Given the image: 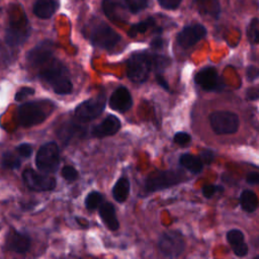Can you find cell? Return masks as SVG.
I'll use <instances>...</instances> for the list:
<instances>
[{
    "instance_id": "obj_45",
    "label": "cell",
    "mask_w": 259,
    "mask_h": 259,
    "mask_svg": "<svg viewBox=\"0 0 259 259\" xmlns=\"http://www.w3.org/2000/svg\"><path fill=\"white\" fill-rule=\"evenodd\" d=\"M255 258H256V259H259V255H257Z\"/></svg>"
},
{
    "instance_id": "obj_23",
    "label": "cell",
    "mask_w": 259,
    "mask_h": 259,
    "mask_svg": "<svg viewBox=\"0 0 259 259\" xmlns=\"http://www.w3.org/2000/svg\"><path fill=\"white\" fill-rule=\"evenodd\" d=\"M193 3L201 14H208L214 18L220 14V4L218 0H194Z\"/></svg>"
},
{
    "instance_id": "obj_3",
    "label": "cell",
    "mask_w": 259,
    "mask_h": 259,
    "mask_svg": "<svg viewBox=\"0 0 259 259\" xmlns=\"http://www.w3.org/2000/svg\"><path fill=\"white\" fill-rule=\"evenodd\" d=\"M53 108L54 103L48 100L25 102L18 107V123L23 127H30L41 123L50 115Z\"/></svg>"
},
{
    "instance_id": "obj_35",
    "label": "cell",
    "mask_w": 259,
    "mask_h": 259,
    "mask_svg": "<svg viewBox=\"0 0 259 259\" xmlns=\"http://www.w3.org/2000/svg\"><path fill=\"white\" fill-rule=\"evenodd\" d=\"M157 1L162 8L168 9V10H174L180 6L182 0H157Z\"/></svg>"
},
{
    "instance_id": "obj_15",
    "label": "cell",
    "mask_w": 259,
    "mask_h": 259,
    "mask_svg": "<svg viewBox=\"0 0 259 259\" xmlns=\"http://www.w3.org/2000/svg\"><path fill=\"white\" fill-rule=\"evenodd\" d=\"M194 82L206 91L219 90L223 86L220 76L213 67H205L198 71L194 76Z\"/></svg>"
},
{
    "instance_id": "obj_42",
    "label": "cell",
    "mask_w": 259,
    "mask_h": 259,
    "mask_svg": "<svg viewBox=\"0 0 259 259\" xmlns=\"http://www.w3.org/2000/svg\"><path fill=\"white\" fill-rule=\"evenodd\" d=\"M163 44H164L163 39H162L160 36H157V37H155V38L151 41V47H152L153 49L158 50V49H161V48L163 47Z\"/></svg>"
},
{
    "instance_id": "obj_22",
    "label": "cell",
    "mask_w": 259,
    "mask_h": 259,
    "mask_svg": "<svg viewBox=\"0 0 259 259\" xmlns=\"http://www.w3.org/2000/svg\"><path fill=\"white\" fill-rule=\"evenodd\" d=\"M130 193V181L125 176H121L112 188V195L117 202L122 203L126 200Z\"/></svg>"
},
{
    "instance_id": "obj_9",
    "label": "cell",
    "mask_w": 259,
    "mask_h": 259,
    "mask_svg": "<svg viewBox=\"0 0 259 259\" xmlns=\"http://www.w3.org/2000/svg\"><path fill=\"white\" fill-rule=\"evenodd\" d=\"M158 248L165 257L177 258L185 249V241L179 232L168 231L160 236Z\"/></svg>"
},
{
    "instance_id": "obj_36",
    "label": "cell",
    "mask_w": 259,
    "mask_h": 259,
    "mask_svg": "<svg viewBox=\"0 0 259 259\" xmlns=\"http://www.w3.org/2000/svg\"><path fill=\"white\" fill-rule=\"evenodd\" d=\"M32 94H34V89L33 88H31V87H22L16 92L15 100L20 101L23 98H25L26 96H29V95H32Z\"/></svg>"
},
{
    "instance_id": "obj_2",
    "label": "cell",
    "mask_w": 259,
    "mask_h": 259,
    "mask_svg": "<svg viewBox=\"0 0 259 259\" xmlns=\"http://www.w3.org/2000/svg\"><path fill=\"white\" fill-rule=\"evenodd\" d=\"M169 64V59L147 52L133 54L126 61V75L135 83H144L153 69H163Z\"/></svg>"
},
{
    "instance_id": "obj_26",
    "label": "cell",
    "mask_w": 259,
    "mask_h": 259,
    "mask_svg": "<svg viewBox=\"0 0 259 259\" xmlns=\"http://www.w3.org/2000/svg\"><path fill=\"white\" fill-rule=\"evenodd\" d=\"M79 131L80 130L78 124H76L73 120H70L60 126V128L58 130V136L60 140L68 143L76 134H78Z\"/></svg>"
},
{
    "instance_id": "obj_34",
    "label": "cell",
    "mask_w": 259,
    "mask_h": 259,
    "mask_svg": "<svg viewBox=\"0 0 259 259\" xmlns=\"http://www.w3.org/2000/svg\"><path fill=\"white\" fill-rule=\"evenodd\" d=\"M190 141H191L190 136L187 133H184V132H179V133L175 134V136H174V142L177 145L182 146V147L188 145L190 143Z\"/></svg>"
},
{
    "instance_id": "obj_40",
    "label": "cell",
    "mask_w": 259,
    "mask_h": 259,
    "mask_svg": "<svg viewBox=\"0 0 259 259\" xmlns=\"http://www.w3.org/2000/svg\"><path fill=\"white\" fill-rule=\"evenodd\" d=\"M246 96L248 99H251V100L258 99L259 98V86L248 88V90L246 92Z\"/></svg>"
},
{
    "instance_id": "obj_31",
    "label": "cell",
    "mask_w": 259,
    "mask_h": 259,
    "mask_svg": "<svg viewBox=\"0 0 259 259\" xmlns=\"http://www.w3.org/2000/svg\"><path fill=\"white\" fill-rule=\"evenodd\" d=\"M126 9L131 13H139L149 5V0H124Z\"/></svg>"
},
{
    "instance_id": "obj_11",
    "label": "cell",
    "mask_w": 259,
    "mask_h": 259,
    "mask_svg": "<svg viewBox=\"0 0 259 259\" xmlns=\"http://www.w3.org/2000/svg\"><path fill=\"white\" fill-rule=\"evenodd\" d=\"M22 180L28 189L33 191H49L56 187V179L52 176L38 173L32 169L22 172Z\"/></svg>"
},
{
    "instance_id": "obj_32",
    "label": "cell",
    "mask_w": 259,
    "mask_h": 259,
    "mask_svg": "<svg viewBox=\"0 0 259 259\" xmlns=\"http://www.w3.org/2000/svg\"><path fill=\"white\" fill-rule=\"evenodd\" d=\"M61 175L65 180H67L69 182H72V181H75L78 178V171L73 166L66 165L62 168Z\"/></svg>"
},
{
    "instance_id": "obj_14",
    "label": "cell",
    "mask_w": 259,
    "mask_h": 259,
    "mask_svg": "<svg viewBox=\"0 0 259 259\" xmlns=\"http://www.w3.org/2000/svg\"><path fill=\"white\" fill-rule=\"evenodd\" d=\"M53 56V42L50 40H42L27 53L26 61L30 67L36 68Z\"/></svg>"
},
{
    "instance_id": "obj_30",
    "label": "cell",
    "mask_w": 259,
    "mask_h": 259,
    "mask_svg": "<svg viewBox=\"0 0 259 259\" xmlns=\"http://www.w3.org/2000/svg\"><path fill=\"white\" fill-rule=\"evenodd\" d=\"M247 36L251 44H259V19L253 18L247 28Z\"/></svg>"
},
{
    "instance_id": "obj_19",
    "label": "cell",
    "mask_w": 259,
    "mask_h": 259,
    "mask_svg": "<svg viewBox=\"0 0 259 259\" xmlns=\"http://www.w3.org/2000/svg\"><path fill=\"white\" fill-rule=\"evenodd\" d=\"M99 217L106 226V228L110 231H115L119 228V223L116 218L115 208L110 202H102L98 207Z\"/></svg>"
},
{
    "instance_id": "obj_28",
    "label": "cell",
    "mask_w": 259,
    "mask_h": 259,
    "mask_svg": "<svg viewBox=\"0 0 259 259\" xmlns=\"http://www.w3.org/2000/svg\"><path fill=\"white\" fill-rule=\"evenodd\" d=\"M154 25H155L154 18H151V17L147 18L146 20H143V21H141L139 23H136V24L132 25L130 30L127 31V34L131 37H135L139 33L146 32L150 27H152Z\"/></svg>"
},
{
    "instance_id": "obj_8",
    "label": "cell",
    "mask_w": 259,
    "mask_h": 259,
    "mask_svg": "<svg viewBox=\"0 0 259 259\" xmlns=\"http://www.w3.org/2000/svg\"><path fill=\"white\" fill-rule=\"evenodd\" d=\"M209 123L212 131L218 135H230L238 131L239 116L232 111H215L209 115Z\"/></svg>"
},
{
    "instance_id": "obj_4",
    "label": "cell",
    "mask_w": 259,
    "mask_h": 259,
    "mask_svg": "<svg viewBox=\"0 0 259 259\" xmlns=\"http://www.w3.org/2000/svg\"><path fill=\"white\" fill-rule=\"evenodd\" d=\"M9 15V24L5 31V42L10 47H18L25 42L30 34L29 21L21 6H16V11H11Z\"/></svg>"
},
{
    "instance_id": "obj_39",
    "label": "cell",
    "mask_w": 259,
    "mask_h": 259,
    "mask_svg": "<svg viewBox=\"0 0 259 259\" xmlns=\"http://www.w3.org/2000/svg\"><path fill=\"white\" fill-rule=\"evenodd\" d=\"M200 159L202 161V163H206V164H209L211 163V161L213 160V153L209 150H203L201 152V155H200Z\"/></svg>"
},
{
    "instance_id": "obj_12",
    "label": "cell",
    "mask_w": 259,
    "mask_h": 259,
    "mask_svg": "<svg viewBox=\"0 0 259 259\" xmlns=\"http://www.w3.org/2000/svg\"><path fill=\"white\" fill-rule=\"evenodd\" d=\"M206 35V28L199 23H194L187 25L182 28L180 32L177 34V42L180 47L184 49H188L195 44H197L200 39H202Z\"/></svg>"
},
{
    "instance_id": "obj_20",
    "label": "cell",
    "mask_w": 259,
    "mask_h": 259,
    "mask_svg": "<svg viewBox=\"0 0 259 259\" xmlns=\"http://www.w3.org/2000/svg\"><path fill=\"white\" fill-rule=\"evenodd\" d=\"M102 9L105 15L112 21H123L121 9H126L124 0H102Z\"/></svg>"
},
{
    "instance_id": "obj_33",
    "label": "cell",
    "mask_w": 259,
    "mask_h": 259,
    "mask_svg": "<svg viewBox=\"0 0 259 259\" xmlns=\"http://www.w3.org/2000/svg\"><path fill=\"white\" fill-rule=\"evenodd\" d=\"M16 153L21 157V158H29L32 154V147L30 144H27V143H23V144H20L16 147Z\"/></svg>"
},
{
    "instance_id": "obj_29",
    "label": "cell",
    "mask_w": 259,
    "mask_h": 259,
    "mask_svg": "<svg viewBox=\"0 0 259 259\" xmlns=\"http://www.w3.org/2000/svg\"><path fill=\"white\" fill-rule=\"evenodd\" d=\"M103 201V195L98 191H91L85 198V206L88 210H94L98 208Z\"/></svg>"
},
{
    "instance_id": "obj_21",
    "label": "cell",
    "mask_w": 259,
    "mask_h": 259,
    "mask_svg": "<svg viewBox=\"0 0 259 259\" xmlns=\"http://www.w3.org/2000/svg\"><path fill=\"white\" fill-rule=\"evenodd\" d=\"M59 7L58 0H36L33 5V13L41 19L52 17Z\"/></svg>"
},
{
    "instance_id": "obj_27",
    "label": "cell",
    "mask_w": 259,
    "mask_h": 259,
    "mask_svg": "<svg viewBox=\"0 0 259 259\" xmlns=\"http://www.w3.org/2000/svg\"><path fill=\"white\" fill-rule=\"evenodd\" d=\"M1 165L5 169H17L21 165V157L13 152H5L1 158Z\"/></svg>"
},
{
    "instance_id": "obj_18",
    "label": "cell",
    "mask_w": 259,
    "mask_h": 259,
    "mask_svg": "<svg viewBox=\"0 0 259 259\" xmlns=\"http://www.w3.org/2000/svg\"><path fill=\"white\" fill-rule=\"evenodd\" d=\"M227 239L230 243L233 252L238 257H244L248 253V246L245 243L244 234L237 229L231 230L227 233Z\"/></svg>"
},
{
    "instance_id": "obj_17",
    "label": "cell",
    "mask_w": 259,
    "mask_h": 259,
    "mask_svg": "<svg viewBox=\"0 0 259 259\" xmlns=\"http://www.w3.org/2000/svg\"><path fill=\"white\" fill-rule=\"evenodd\" d=\"M121 123L118 117L115 115L106 116L102 122L92 127V136L95 138H104L107 136H112L120 130Z\"/></svg>"
},
{
    "instance_id": "obj_10",
    "label": "cell",
    "mask_w": 259,
    "mask_h": 259,
    "mask_svg": "<svg viewBox=\"0 0 259 259\" xmlns=\"http://www.w3.org/2000/svg\"><path fill=\"white\" fill-rule=\"evenodd\" d=\"M106 98L103 93L98 94L95 97L89 98L81 102L75 108V115L80 121H89L97 116L104 110Z\"/></svg>"
},
{
    "instance_id": "obj_41",
    "label": "cell",
    "mask_w": 259,
    "mask_h": 259,
    "mask_svg": "<svg viewBox=\"0 0 259 259\" xmlns=\"http://www.w3.org/2000/svg\"><path fill=\"white\" fill-rule=\"evenodd\" d=\"M246 180H247V182H248L249 184H251V185L259 184V173L251 172L250 174H248Z\"/></svg>"
},
{
    "instance_id": "obj_44",
    "label": "cell",
    "mask_w": 259,
    "mask_h": 259,
    "mask_svg": "<svg viewBox=\"0 0 259 259\" xmlns=\"http://www.w3.org/2000/svg\"><path fill=\"white\" fill-rule=\"evenodd\" d=\"M76 222H78L81 226H85V227H87L88 226V222L85 220V219H82V218H76Z\"/></svg>"
},
{
    "instance_id": "obj_38",
    "label": "cell",
    "mask_w": 259,
    "mask_h": 259,
    "mask_svg": "<svg viewBox=\"0 0 259 259\" xmlns=\"http://www.w3.org/2000/svg\"><path fill=\"white\" fill-rule=\"evenodd\" d=\"M246 76H247V79L249 81H253L255 80L256 78L259 77V69L253 65H250L248 68H247V71H246Z\"/></svg>"
},
{
    "instance_id": "obj_16",
    "label": "cell",
    "mask_w": 259,
    "mask_h": 259,
    "mask_svg": "<svg viewBox=\"0 0 259 259\" xmlns=\"http://www.w3.org/2000/svg\"><path fill=\"white\" fill-rule=\"evenodd\" d=\"M108 103L111 109L118 112H125L133 105V98L126 87L119 86L110 95Z\"/></svg>"
},
{
    "instance_id": "obj_6",
    "label": "cell",
    "mask_w": 259,
    "mask_h": 259,
    "mask_svg": "<svg viewBox=\"0 0 259 259\" xmlns=\"http://www.w3.org/2000/svg\"><path fill=\"white\" fill-rule=\"evenodd\" d=\"M186 179V174L180 170L158 171L147 178L145 188L148 192H153L176 185L185 181Z\"/></svg>"
},
{
    "instance_id": "obj_43",
    "label": "cell",
    "mask_w": 259,
    "mask_h": 259,
    "mask_svg": "<svg viewBox=\"0 0 259 259\" xmlns=\"http://www.w3.org/2000/svg\"><path fill=\"white\" fill-rule=\"evenodd\" d=\"M156 80H157V82L159 83V85H161L164 89H166V90L169 89V86H168L166 80L164 79V77H163L161 74H157V75H156Z\"/></svg>"
},
{
    "instance_id": "obj_7",
    "label": "cell",
    "mask_w": 259,
    "mask_h": 259,
    "mask_svg": "<svg viewBox=\"0 0 259 259\" xmlns=\"http://www.w3.org/2000/svg\"><path fill=\"white\" fill-rule=\"evenodd\" d=\"M35 165L45 173L56 172L60 165V150L55 142L44 144L35 156Z\"/></svg>"
},
{
    "instance_id": "obj_5",
    "label": "cell",
    "mask_w": 259,
    "mask_h": 259,
    "mask_svg": "<svg viewBox=\"0 0 259 259\" xmlns=\"http://www.w3.org/2000/svg\"><path fill=\"white\" fill-rule=\"evenodd\" d=\"M88 38L91 44L104 50H112L120 40V35L103 21L95 20L88 29Z\"/></svg>"
},
{
    "instance_id": "obj_37",
    "label": "cell",
    "mask_w": 259,
    "mask_h": 259,
    "mask_svg": "<svg viewBox=\"0 0 259 259\" xmlns=\"http://www.w3.org/2000/svg\"><path fill=\"white\" fill-rule=\"evenodd\" d=\"M218 190H223V188L222 187H219V186H217V185H213V184H207V185H205V186H203L202 187V193H203V195L205 196V197H207V198H209L210 196H212L213 194H214V192L215 191H218Z\"/></svg>"
},
{
    "instance_id": "obj_13",
    "label": "cell",
    "mask_w": 259,
    "mask_h": 259,
    "mask_svg": "<svg viewBox=\"0 0 259 259\" xmlns=\"http://www.w3.org/2000/svg\"><path fill=\"white\" fill-rule=\"evenodd\" d=\"M5 249L17 254H25L30 249V238L12 228L8 231L5 238Z\"/></svg>"
},
{
    "instance_id": "obj_1",
    "label": "cell",
    "mask_w": 259,
    "mask_h": 259,
    "mask_svg": "<svg viewBox=\"0 0 259 259\" xmlns=\"http://www.w3.org/2000/svg\"><path fill=\"white\" fill-rule=\"evenodd\" d=\"M37 76L46 82L55 93L66 95L72 92L73 84L67 67L54 56L35 68Z\"/></svg>"
},
{
    "instance_id": "obj_24",
    "label": "cell",
    "mask_w": 259,
    "mask_h": 259,
    "mask_svg": "<svg viewBox=\"0 0 259 259\" xmlns=\"http://www.w3.org/2000/svg\"><path fill=\"white\" fill-rule=\"evenodd\" d=\"M179 163L192 173H199L202 170L203 163L200 158L191 154H183L179 158Z\"/></svg>"
},
{
    "instance_id": "obj_25",
    "label": "cell",
    "mask_w": 259,
    "mask_h": 259,
    "mask_svg": "<svg viewBox=\"0 0 259 259\" xmlns=\"http://www.w3.org/2000/svg\"><path fill=\"white\" fill-rule=\"evenodd\" d=\"M240 203H241V207L245 211L252 212L258 206V197L255 194V192L246 189V190H243L240 195Z\"/></svg>"
}]
</instances>
